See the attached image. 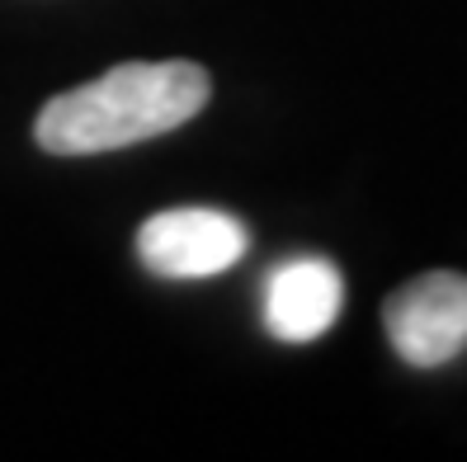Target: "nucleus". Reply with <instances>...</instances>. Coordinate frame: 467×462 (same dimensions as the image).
Segmentation results:
<instances>
[{
	"instance_id": "obj_1",
	"label": "nucleus",
	"mask_w": 467,
	"mask_h": 462,
	"mask_svg": "<svg viewBox=\"0 0 467 462\" xmlns=\"http://www.w3.org/2000/svg\"><path fill=\"white\" fill-rule=\"evenodd\" d=\"M208 104L199 62H123L38 108L34 138L52 156H99L175 132Z\"/></svg>"
},
{
	"instance_id": "obj_2",
	"label": "nucleus",
	"mask_w": 467,
	"mask_h": 462,
	"mask_svg": "<svg viewBox=\"0 0 467 462\" xmlns=\"http://www.w3.org/2000/svg\"><path fill=\"white\" fill-rule=\"evenodd\" d=\"M392 349L410 368H444L467 349V274H420L382 307Z\"/></svg>"
},
{
	"instance_id": "obj_3",
	"label": "nucleus",
	"mask_w": 467,
	"mask_h": 462,
	"mask_svg": "<svg viewBox=\"0 0 467 462\" xmlns=\"http://www.w3.org/2000/svg\"><path fill=\"white\" fill-rule=\"evenodd\" d=\"M137 255L161 279H213L245 255V227L232 212L171 208L142 222Z\"/></svg>"
},
{
	"instance_id": "obj_4",
	"label": "nucleus",
	"mask_w": 467,
	"mask_h": 462,
	"mask_svg": "<svg viewBox=\"0 0 467 462\" xmlns=\"http://www.w3.org/2000/svg\"><path fill=\"white\" fill-rule=\"evenodd\" d=\"M340 307H345V279L331 260L302 255V260H288L269 274L265 321L284 344L321 340L340 321Z\"/></svg>"
}]
</instances>
